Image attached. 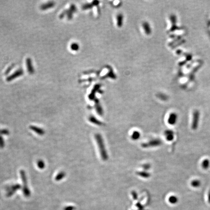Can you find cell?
<instances>
[{"label":"cell","mask_w":210,"mask_h":210,"mask_svg":"<svg viewBox=\"0 0 210 210\" xmlns=\"http://www.w3.org/2000/svg\"><path fill=\"white\" fill-rule=\"evenodd\" d=\"M177 116L176 115V114H172L170 115V117L169 118V123L171 124V125H173L176 122V120H177Z\"/></svg>","instance_id":"obj_5"},{"label":"cell","mask_w":210,"mask_h":210,"mask_svg":"<svg viewBox=\"0 0 210 210\" xmlns=\"http://www.w3.org/2000/svg\"><path fill=\"white\" fill-rule=\"evenodd\" d=\"M54 6V4L53 2H49L45 5H43L41 7V8L42 10H45L48 9L50 7H53Z\"/></svg>","instance_id":"obj_7"},{"label":"cell","mask_w":210,"mask_h":210,"mask_svg":"<svg viewBox=\"0 0 210 210\" xmlns=\"http://www.w3.org/2000/svg\"><path fill=\"white\" fill-rule=\"evenodd\" d=\"M22 74H23V71L22 70H18L15 73H14L12 75H11V76H10L9 77H8L7 78V80L8 81H11L12 80H13L14 78L18 77L19 76H21V75H22Z\"/></svg>","instance_id":"obj_2"},{"label":"cell","mask_w":210,"mask_h":210,"mask_svg":"<svg viewBox=\"0 0 210 210\" xmlns=\"http://www.w3.org/2000/svg\"><path fill=\"white\" fill-rule=\"evenodd\" d=\"M191 184L194 187H198L200 185L201 182L199 180H194L192 182Z\"/></svg>","instance_id":"obj_8"},{"label":"cell","mask_w":210,"mask_h":210,"mask_svg":"<svg viewBox=\"0 0 210 210\" xmlns=\"http://www.w3.org/2000/svg\"><path fill=\"white\" fill-rule=\"evenodd\" d=\"M167 139L171 141L173 139V134L172 131H168V133H167Z\"/></svg>","instance_id":"obj_10"},{"label":"cell","mask_w":210,"mask_h":210,"mask_svg":"<svg viewBox=\"0 0 210 210\" xmlns=\"http://www.w3.org/2000/svg\"><path fill=\"white\" fill-rule=\"evenodd\" d=\"M30 128L32 130L34 131L35 132H36L37 133H38V134L43 135L44 133V131L43 129L40 128H39L38 127L35 126H30Z\"/></svg>","instance_id":"obj_4"},{"label":"cell","mask_w":210,"mask_h":210,"mask_svg":"<svg viewBox=\"0 0 210 210\" xmlns=\"http://www.w3.org/2000/svg\"><path fill=\"white\" fill-rule=\"evenodd\" d=\"M169 200H170V201L171 202V203H176V202L178 200L177 197H175V196H171V197H170Z\"/></svg>","instance_id":"obj_12"},{"label":"cell","mask_w":210,"mask_h":210,"mask_svg":"<svg viewBox=\"0 0 210 210\" xmlns=\"http://www.w3.org/2000/svg\"><path fill=\"white\" fill-rule=\"evenodd\" d=\"M26 64H27V68L28 69V72L30 74H33L34 73V69L33 67L32 61L30 59L28 58L26 60Z\"/></svg>","instance_id":"obj_3"},{"label":"cell","mask_w":210,"mask_h":210,"mask_svg":"<svg viewBox=\"0 0 210 210\" xmlns=\"http://www.w3.org/2000/svg\"><path fill=\"white\" fill-rule=\"evenodd\" d=\"M4 146V141L3 138L0 136V147H3Z\"/></svg>","instance_id":"obj_14"},{"label":"cell","mask_w":210,"mask_h":210,"mask_svg":"<svg viewBox=\"0 0 210 210\" xmlns=\"http://www.w3.org/2000/svg\"><path fill=\"white\" fill-rule=\"evenodd\" d=\"M199 119V113L197 111H195L193 113V118L192 124V128L194 130H196L198 127Z\"/></svg>","instance_id":"obj_1"},{"label":"cell","mask_w":210,"mask_h":210,"mask_svg":"<svg viewBox=\"0 0 210 210\" xmlns=\"http://www.w3.org/2000/svg\"><path fill=\"white\" fill-rule=\"evenodd\" d=\"M64 176H65L64 173L61 172L59 174L57 175V176H56V181H60V180H61V179H63V178L64 177Z\"/></svg>","instance_id":"obj_9"},{"label":"cell","mask_w":210,"mask_h":210,"mask_svg":"<svg viewBox=\"0 0 210 210\" xmlns=\"http://www.w3.org/2000/svg\"><path fill=\"white\" fill-rule=\"evenodd\" d=\"M71 48L74 50H77L78 49V45L76 43H73L71 45Z\"/></svg>","instance_id":"obj_13"},{"label":"cell","mask_w":210,"mask_h":210,"mask_svg":"<svg viewBox=\"0 0 210 210\" xmlns=\"http://www.w3.org/2000/svg\"><path fill=\"white\" fill-rule=\"evenodd\" d=\"M38 166L39 168L43 169L44 167V166H45L44 162L42 161H39L38 162Z\"/></svg>","instance_id":"obj_11"},{"label":"cell","mask_w":210,"mask_h":210,"mask_svg":"<svg viewBox=\"0 0 210 210\" xmlns=\"http://www.w3.org/2000/svg\"><path fill=\"white\" fill-rule=\"evenodd\" d=\"M210 166V161L208 159H205L202 163V167L204 169H207Z\"/></svg>","instance_id":"obj_6"}]
</instances>
